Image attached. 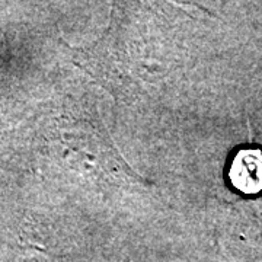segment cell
I'll use <instances>...</instances> for the list:
<instances>
[{
    "label": "cell",
    "mask_w": 262,
    "mask_h": 262,
    "mask_svg": "<svg viewBox=\"0 0 262 262\" xmlns=\"http://www.w3.org/2000/svg\"><path fill=\"white\" fill-rule=\"evenodd\" d=\"M234 184L246 192H255L262 187V158L248 150L234 160Z\"/></svg>",
    "instance_id": "obj_1"
}]
</instances>
